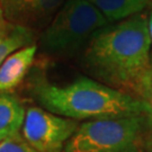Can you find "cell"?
I'll return each mask as SVG.
<instances>
[{
	"label": "cell",
	"instance_id": "obj_15",
	"mask_svg": "<svg viewBox=\"0 0 152 152\" xmlns=\"http://www.w3.org/2000/svg\"><path fill=\"white\" fill-rule=\"evenodd\" d=\"M7 137H8V136H6V135H4V134H1V133H0V143L4 141L5 139H7Z\"/></svg>",
	"mask_w": 152,
	"mask_h": 152
},
{
	"label": "cell",
	"instance_id": "obj_1",
	"mask_svg": "<svg viewBox=\"0 0 152 152\" xmlns=\"http://www.w3.org/2000/svg\"><path fill=\"white\" fill-rule=\"evenodd\" d=\"M82 68L99 82L147 102L152 90V52L143 12L99 29L83 48Z\"/></svg>",
	"mask_w": 152,
	"mask_h": 152
},
{
	"label": "cell",
	"instance_id": "obj_14",
	"mask_svg": "<svg viewBox=\"0 0 152 152\" xmlns=\"http://www.w3.org/2000/svg\"><path fill=\"white\" fill-rule=\"evenodd\" d=\"M147 105H148V109H149V114L151 115V117H152V90L151 92H150V95H149V97H148L147 99Z\"/></svg>",
	"mask_w": 152,
	"mask_h": 152
},
{
	"label": "cell",
	"instance_id": "obj_11",
	"mask_svg": "<svg viewBox=\"0 0 152 152\" xmlns=\"http://www.w3.org/2000/svg\"><path fill=\"white\" fill-rule=\"evenodd\" d=\"M0 152H37L34 150L19 133L8 136L0 143Z\"/></svg>",
	"mask_w": 152,
	"mask_h": 152
},
{
	"label": "cell",
	"instance_id": "obj_3",
	"mask_svg": "<svg viewBox=\"0 0 152 152\" xmlns=\"http://www.w3.org/2000/svg\"><path fill=\"white\" fill-rule=\"evenodd\" d=\"M108 20L88 0H66L39 36V48L51 56L66 58L82 51Z\"/></svg>",
	"mask_w": 152,
	"mask_h": 152
},
{
	"label": "cell",
	"instance_id": "obj_2",
	"mask_svg": "<svg viewBox=\"0 0 152 152\" xmlns=\"http://www.w3.org/2000/svg\"><path fill=\"white\" fill-rule=\"evenodd\" d=\"M33 91L44 109L76 121L149 113L145 102L87 77L62 86L39 82L34 86Z\"/></svg>",
	"mask_w": 152,
	"mask_h": 152
},
{
	"label": "cell",
	"instance_id": "obj_10",
	"mask_svg": "<svg viewBox=\"0 0 152 152\" xmlns=\"http://www.w3.org/2000/svg\"><path fill=\"white\" fill-rule=\"evenodd\" d=\"M35 44V32L28 28L9 24L0 33V66L17 50Z\"/></svg>",
	"mask_w": 152,
	"mask_h": 152
},
{
	"label": "cell",
	"instance_id": "obj_7",
	"mask_svg": "<svg viewBox=\"0 0 152 152\" xmlns=\"http://www.w3.org/2000/svg\"><path fill=\"white\" fill-rule=\"evenodd\" d=\"M37 52V45L32 44L17 50L0 66V94L14 90L24 80L32 66Z\"/></svg>",
	"mask_w": 152,
	"mask_h": 152
},
{
	"label": "cell",
	"instance_id": "obj_8",
	"mask_svg": "<svg viewBox=\"0 0 152 152\" xmlns=\"http://www.w3.org/2000/svg\"><path fill=\"white\" fill-rule=\"evenodd\" d=\"M102 12L109 24L122 22L140 14L152 0H88Z\"/></svg>",
	"mask_w": 152,
	"mask_h": 152
},
{
	"label": "cell",
	"instance_id": "obj_4",
	"mask_svg": "<svg viewBox=\"0 0 152 152\" xmlns=\"http://www.w3.org/2000/svg\"><path fill=\"white\" fill-rule=\"evenodd\" d=\"M143 115L87 121L79 125L63 152H142Z\"/></svg>",
	"mask_w": 152,
	"mask_h": 152
},
{
	"label": "cell",
	"instance_id": "obj_12",
	"mask_svg": "<svg viewBox=\"0 0 152 152\" xmlns=\"http://www.w3.org/2000/svg\"><path fill=\"white\" fill-rule=\"evenodd\" d=\"M10 23H8L6 20L5 15H4V11H2V8H1V5H0V33L2 32Z\"/></svg>",
	"mask_w": 152,
	"mask_h": 152
},
{
	"label": "cell",
	"instance_id": "obj_6",
	"mask_svg": "<svg viewBox=\"0 0 152 152\" xmlns=\"http://www.w3.org/2000/svg\"><path fill=\"white\" fill-rule=\"evenodd\" d=\"M66 0H0L6 20L32 31L49 25Z\"/></svg>",
	"mask_w": 152,
	"mask_h": 152
},
{
	"label": "cell",
	"instance_id": "obj_13",
	"mask_svg": "<svg viewBox=\"0 0 152 152\" xmlns=\"http://www.w3.org/2000/svg\"><path fill=\"white\" fill-rule=\"evenodd\" d=\"M150 12L148 16V24H149V34H150V39H151V52H152V4L150 6Z\"/></svg>",
	"mask_w": 152,
	"mask_h": 152
},
{
	"label": "cell",
	"instance_id": "obj_5",
	"mask_svg": "<svg viewBox=\"0 0 152 152\" xmlns=\"http://www.w3.org/2000/svg\"><path fill=\"white\" fill-rule=\"evenodd\" d=\"M79 122L41 107L26 110L22 136L37 152H60L79 127Z\"/></svg>",
	"mask_w": 152,
	"mask_h": 152
},
{
	"label": "cell",
	"instance_id": "obj_9",
	"mask_svg": "<svg viewBox=\"0 0 152 152\" xmlns=\"http://www.w3.org/2000/svg\"><path fill=\"white\" fill-rule=\"evenodd\" d=\"M26 110L22 103L9 92L0 94V133L6 136L18 134L22 130Z\"/></svg>",
	"mask_w": 152,
	"mask_h": 152
}]
</instances>
